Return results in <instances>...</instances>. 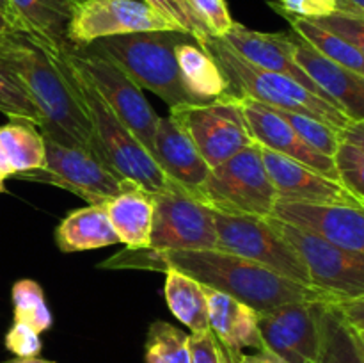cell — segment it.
<instances>
[{"instance_id": "6da1fadb", "label": "cell", "mask_w": 364, "mask_h": 363, "mask_svg": "<svg viewBox=\"0 0 364 363\" xmlns=\"http://www.w3.org/2000/svg\"><path fill=\"white\" fill-rule=\"evenodd\" d=\"M100 269H146L166 273L174 267L203 287L224 292L256 312L297 301H327L316 288L291 281L259 263L219 251H160L153 248H124L98 263Z\"/></svg>"}, {"instance_id": "7a4b0ae2", "label": "cell", "mask_w": 364, "mask_h": 363, "mask_svg": "<svg viewBox=\"0 0 364 363\" xmlns=\"http://www.w3.org/2000/svg\"><path fill=\"white\" fill-rule=\"evenodd\" d=\"M0 63L6 64L27 89L38 109L39 130L45 139L98 157L91 120L75 84L66 50L52 52L18 32L16 43L0 56Z\"/></svg>"}, {"instance_id": "3957f363", "label": "cell", "mask_w": 364, "mask_h": 363, "mask_svg": "<svg viewBox=\"0 0 364 363\" xmlns=\"http://www.w3.org/2000/svg\"><path fill=\"white\" fill-rule=\"evenodd\" d=\"M192 38L183 31H151L96 39L82 50L114 60L139 88L155 93L169 109L194 103L181 84L176 46Z\"/></svg>"}, {"instance_id": "277c9868", "label": "cell", "mask_w": 364, "mask_h": 363, "mask_svg": "<svg viewBox=\"0 0 364 363\" xmlns=\"http://www.w3.org/2000/svg\"><path fill=\"white\" fill-rule=\"evenodd\" d=\"M223 68L231 85V93L238 98H252L259 103L281 110L306 114L334 130L341 132L350 120L322 96L302 85L288 75L263 70L238 56L223 38H212L203 45Z\"/></svg>"}, {"instance_id": "5b68a950", "label": "cell", "mask_w": 364, "mask_h": 363, "mask_svg": "<svg viewBox=\"0 0 364 363\" xmlns=\"http://www.w3.org/2000/svg\"><path fill=\"white\" fill-rule=\"evenodd\" d=\"M70 68L78 93L82 96V102L89 114V120H91L100 160L121 180L134 182L151 194L166 192L173 185H176L169 182V178L164 174L151 153L114 114V110L103 100L92 82L75 64L70 63Z\"/></svg>"}, {"instance_id": "8992f818", "label": "cell", "mask_w": 364, "mask_h": 363, "mask_svg": "<svg viewBox=\"0 0 364 363\" xmlns=\"http://www.w3.org/2000/svg\"><path fill=\"white\" fill-rule=\"evenodd\" d=\"M198 199L215 212L269 217L277 194L263 164L262 146L252 142L212 167Z\"/></svg>"}, {"instance_id": "52a82bcc", "label": "cell", "mask_w": 364, "mask_h": 363, "mask_svg": "<svg viewBox=\"0 0 364 363\" xmlns=\"http://www.w3.org/2000/svg\"><path fill=\"white\" fill-rule=\"evenodd\" d=\"M274 230L297 251L309 274L313 288L322 292L331 302L364 295V258L333 244L306 228L287 221L267 217Z\"/></svg>"}, {"instance_id": "ba28073f", "label": "cell", "mask_w": 364, "mask_h": 363, "mask_svg": "<svg viewBox=\"0 0 364 363\" xmlns=\"http://www.w3.org/2000/svg\"><path fill=\"white\" fill-rule=\"evenodd\" d=\"M213 219L219 251L238 255L288 280L311 287L301 256L274 230L267 217L233 216L213 210Z\"/></svg>"}, {"instance_id": "9c48e42d", "label": "cell", "mask_w": 364, "mask_h": 363, "mask_svg": "<svg viewBox=\"0 0 364 363\" xmlns=\"http://www.w3.org/2000/svg\"><path fill=\"white\" fill-rule=\"evenodd\" d=\"M169 116L183 127L210 167L226 162L235 153L255 142L240 98L235 95L205 105L183 103L173 107Z\"/></svg>"}, {"instance_id": "30bf717a", "label": "cell", "mask_w": 364, "mask_h": 363, "mask_svg": "<svg viewBox=\"0 0 364 363\" xmlns=\"http://www.w3.org/2000/svg\"><path fill=\"white\" fill-rule=\"evenodd\" d=\"M66 57L92 82L114 114L151 153L160 116L142 95V88H139L114 60L100 53L70 46Z\"/></svg>"}, {"instance_id": "8fae6325", "label": "cell", "mask_w": 364, "mask_h": 363, "mask_svg": "<svg viewBox=\"0 0 364 363\" xmlns=\"http://www.w3.org/2000/svg\"><path fill=\"white\" fill-rule=\"evenodd\" d=\"M155 217L149 248L160 251H213L217 231L213 210L196 196L173 185L153 194Z\"/></svg>"}, {"instance_id": "7c38bea8", "label": "cell", "mask_w": 364, "mask_h": 363, "mask_svg": "<svg viewBox=\"0 0 364 363\" xmlns=\"http://www.w3.org/2000/svg\"><path fill=\"white\" fill-rule=\"evenodd\" d=\"M45 166L18 177L73 192L87 205H105L121 192L123 180L92 153L50 139H45Z\"/></svg>"}, {"instance_id": "4fadbf2b", "label": "cell", "mask_w": 364, "mask_h": 363, "mask_svg": "<svg viewBox=\"0 0 364 363\" xmlns=\"http://www.w3.org/2000/svg\"><path fill=\"white\" fill-rule=\"evenodd\" d=\"M151 31L181 28L144 0H84L73 9L68 41L71 48H82L96 39Z\"/></svg>"}, {"instance_id": "5bb4252c", "label": "cell", "mask_w": 364, "mask_h": 363, "mask_svg": "<svg viewBox=\"0 0 364 363\" xmlns=\"http://www.w3.org/2000/svg\"><path fill=\"white\" fill-rule=\"evenodd\" d=\"M323 302H287L258 313L263 347L284 363H318Z\"/></svg>"}, {"instance_id": "9a60e30c", "label": "cell", "mask_w": 364, "mask_h": 363, "mask_svg": "<svg viewBox=\"0 0 364 363\" xmlns=\"http://www.w3.org/2000/svg\"><path fill=\"white\" fill-rule=\"evenodd\" d=\"M272 217L306 228L364 258V206L345 203L276 201Z\"/></svg>"}, {"instance_id": "2e32d148", "label": "cell", "mask_w": 364, "mask_h": 363, "mask_svg": "<svg viewBox=\"0 0 364 363\" xmlns=\"http://www.w3.org/2000/svg\"><path fill=\"white\" fill-rule=\"evenodd\" d=\"M240 105L255 142L295 162L304 164L331 180L340 182L333 157H327L311 148L281 116L279 110L252 98H240Z\"/></svg>"}, {"instance_id": "e0dca14e", "label": "cell", "mask_w": 364, "mask_h": 363, "mask_svg": "<svg viewBox=\"0 0 364 363\" xmlns=\"http://www.w3.org/2000/svg\"><path fill=\"white\" fill-rule=\"evenodd\" d=\"M262 159L267 167L277 201L299 203H345V205H361L341 182L331 180L316 173L311 167L288 159L281 153L262 146Z\"/></svg>"}, {"instance_id": "ac0fdd59", "label": "cell", "mask_w": 364, "mask_h": 363, "mask_svg": "<svg viewBox=\"0 0 364 363\" xmlns=\"http://www.w3.org/2000/svg\"><path fill=\"white\" fill-rule=\"evenodd\" d=\"M223 39L238 56H242L255 66L288 75V77L295 78L308 89H311L315 95L331 102L329 96L295 63L294 34L291 32H276V34L274 32H258L235 21L233 27L228 31V34Z\"/></svg>"}, {"instance_id": "d6986e66", "label": "cell", "mask_w": 364, "mask_h": 363, "mask_svg": "<svg viewBox=\"0 0 364 363\" xmlns=\"http://www.w3.org/2000/svg\"><path fill=\"white\" fill-rule=\"evenodd\" d=\"M294 59L350 121L364 123V75L333 63L294 31Z\"/></svg>"}, {"instance_id": "ffe728a7", "label": "cell", "mask_w": 364, "mask_h": 363, "mask_svg": "<svg viewBox=\"0 0 364 363\" xmlns=\"http://www.w3.org/2000/svg\"><path fill=\"white\" fill-rule=\"evenodd\" d=\"M151 155L169 182L198 198L212 167L174 117H160Z\"/></svg>"}, {"instance_id": "44dd1931", "label": "cell", "mask_w": 364, "mask_h": 363, "mask_svg": "<svg viewBox=\"0 0 364 363\" xmlns=\"http://www.w3.org/2000/svg\"><path fill=\"white\" fill-rule=\"evenodd\" d=\"M205 288L206 305H208L210 330L224 344L237 362H240L244 349H263L259 333L258 312L245 302L237 301L224 292Z\"/></svg>"}, {"instance_id": "7402d4cb", "label": "cell", "mask_w": 364, "mask_h": 363, "mask_svg": "<svg viewBox=\"0 0 364 363\" xmlns=\"http://www.w3.org/2000/svg\"><path fill=\"white\" fill-rule=\"evenodd\" d=\"M20 32L52 52L70 48L68 31L75 4L71 0H9Z\"/></svg>"}, {"instance_id": "603a6c76", "label": "cell", "mask_w": 364, "mask_h": 363, "mask_svg": "<svg viewBox=\"0 0 364 363\" xmlns=\"http://www.w3.org/2000/svg\"><path fill=\"white\" fill-rule=\"evenodd\" d=\"M105 209L119 242L127 248H149L155 217L151 192L123 180L121 192L105 203Z\"/></svg>"}, {"instance_id": "cb8c5ba5", "label": "cell", "mask_w": 364, "mask_h": 363, "mask_svg": "<svg viewBox=\"0 0 364 363\" xmlns=\"http://www.w3.org/2000/svg\"><path fill=\"white\" fill-rule=\"evenodd\" d=\"M174 53H176L181 84L191 95L192 102L205 105L233 95L223 68L213 59L212 53L203 48L194 38L181 41Z\"/></svg>"}, {"instance_id": "d4e9b609", "label": "cell", "mask_w": 364, "mask_h": 363, "mask_svg": "<svg viewBox=\"0 0 364 363\" xmlns=\"http://www.w3.org/2000/svg\"><path fill=\"white\" fill-rule=\"evenodd\" d=\"M57 248L63 253H80L119 242L105 205H87L68 214L55 228Z\"/></svg>"}, {"instance_id": "484cf974", "label": "cell", "mask_w": 364, "mask_h": 363, "mask_svg": "<svg viewBox=\"0 0 364 363\" xmlns=\"http://www.w3.org/2000/svg\"><path fill=\"white\" fill-rule=\"evenodd\" d=\"M164 274V295L171 313L192 333L210 330L208 305L203 285L174 267H167Z\"/></svg>"}, {"instance_id": "4316f807", "label": "cell", "mask_w": 364, "mask_h": 363, "mask_svg": "<svg viewBox=\"0 0 364 363\" xmlns=\"http://www.w3.org/2000/svg\"><path fill=\"white\" fill-rule=\"evenodd\" d=\"M0 144L16 174L31 173L45 166V135L32 121L11 120L7 125H2Z\"/></svg>"}, {"instance_id": "83f0119b", "label": "cell", "mask_w": 364, "mask_h": 363, "mask_svg": "<svg viewBox=\"0 0 364 363\" xmlns=\"http://www.w3.org/2000/svg\"><path fill=\"white\" fill-rule=\"evenodd\" d=\"M318 363H364V345L358 331L345 320L334 302H323Z\"/></svg>"}, {"instance_id": "f1b7e54d", "label": "cell", "mask_w": 364, "mask_h": 363, "mask_svg": "<svg viewBox=\"0 0 364 363\" xmlns=\"http://www.w3.org/2000/svg\"><path fill=\"white\" fill-rule=\"evenodd\" d=\"M287 20L291 25V31L299 38L304 39L309 46H313L316 52L340 66L364 75V57L347 39L311 20H302V18H287Z\"/></svg>"}, {"instance_id": "f546056e", "label": "cell", "mask_w": 364, "mask_h": 363, "mask_svg": "<svg viewBox=\"0 0 364 363\" xmlns=\"http://www.w3.org/2000/svg\"><path fill=\"white\" fill-rule=\"evenodd\" d=\"M11 301L14 322L27 324L39 335L53 326V315L46 305L45 290L36 280L21 278L14 281L11 288Z\"/></svg>"}, {"instance_id": "4dcf8cb0", "label": "cell", "mask_w": 364, "mask_h": 363, "mask_svg": "<svg viewBox=\"0 0 364 363\" xmlns=\"http://www.w3.org/2000/svg\"><path fill=\"white\" fill-rule=\"evenodd\" d=\"M144 362L191 363L188 335L166 320L151 322L144 344Z\"/></svg>"}, {"instance_id": "1f68e13d", "label": "cell", "mask_w": 364, "mask_h": 363, "mask_svg": "<svg viewBox=\"0 0 364 363\" xmlns=\"http://www.w3.org/2000/svg\"><path fill=\"white\" fill-rule=\"evenodd\" d=\"M0 112L9 120H27L39 127V114L16 75L0 63Z\"/></svg>"}, {"instance_id": "d6a6232c", "label": "cell", "mask_w": 364, "mask_h": 363, "mask_svg": "<svg viewBox=\"0 0 364 363\" xmlns=\"http://www.w3.org/2000/svg\"><path fill=\"white\" fill-rule=\"evenodd\" d=\"M277 110H279L281 116L291 125V128H294L311 148H315L316 152L323 153V155L327 157H333L334 159V155H336L338 148H340L341 144L340 132L334 130L329 125L322 123V121L315 120V117L306 116V114L281 109Z\"/></svg>"}, {"instance_id": "836d02e7", "label": "cell", "mask_w": 364, "mask_h": 363, "mask_svg": "<svg viewBox=\"0 0 364 363\" xmlns=\"http://www.w3.org/2000/svg\"><path fill=\"white\" fill-rule=\"evenodd\" d=\"M338 177L341 185L364 206V152L350 142L341 141L336 155Z\"/></svg>"}, {"instance_id": "e575fe53", "label": "cell", "mask_w": 364, "mask_h": 363, "mask_svg": "<svg viewBox=\"0 0 364 363\" xmlns=\"http://www.w3.org/2000/svg\"><path fill=\"white\" fill-rule=\"evenodd\" d=\"M270 7L283 18L320 20L341 11V0H269Z\"/></svg>"}, {"instance_id": "d590c367", "label": "cell", "mask_w": 364, "mask_h": 363, "mask_svg": "<svg viewBox=\"0 0 364 363\" xmlns=\"http://www.w3.org/2000/svg\"><path fill=\"white\" fill-rule=\"evenodd\" d=\"M188 351L191 363H240L230 354L212 330L188 335Z\"/></svg>"}, {"instance_id": "8d00e7d4", "label": "cell", "mask_w": 364, "mask_h": 363, "mask_svg": "<svg viewBox=\"0 0 364 363\" xmlns=\"http://www.w3.org/2000/svg\"><path fill=\"white\" fill-rule=\"evenodd\" d=\"M315 23L322 25L327 31L341 36L347 39L352 46L361 52L364 57V13H348V11H338L327 18L311 20Z\"/></svg>"}, {"instance_id": "74e56055", "label": "cell", "mask_w": 364, "mask_h": 363, "mask_svg": "<svg viewBox=\"0 0 364 363\" xmlns=\"http://www.w3.org/2000/svg\"><path fill=\"white\" fill-rule=\"evenodd\" d=\"M4 345L16 358H34L41 354L43 342L38 331L21 322H13L4 337Z\"/></svg>"}, {"instance_id": "f35d334b", "label": "cell", "mask_w": 364, "mask_h": 363, "mask_svg": "<svg viewBox=\"0 0 364 363\" xmlns=\"http://www.w3.org/2000/svg\"><path fill=\"white\" fill-rule=\"evenodd\" d=\"M196 13L201 16V20L208 25L210 32L215 38H224L231 27H233V18H231L230 7L226 0H191Z\"/></svg>"}, {"instance_id": "ab89813d", "label": "cell", "mask_w": 364, "mask_h": 363, "mask_svg": "<svg viewBox=\"0 0 364 363\" xmlns=\"http://www.w3.org/2000/svg\"><path fill=\"white\" fill-rule=\"evenodd\" d=\"M144 2L155 11H159L160 14L169 18L171 21H174L181 31L191 34V23L187 20V14L183 13V9H181L176 0H144Z\"/></svg>"}, {"instance_id": "60d3db41", "label": "cell", "mask_w": 364, "mask_h": 363, "mask_svg": "<svg viewBox=\"0 0 364 363\" xmlns=\"http://www.w3.org/2000/svg\"><path fill=\"white\" fill-rule=\"evenodd\" d=\"M176 2L180 4V7L183 9V13L187 14V20H188V23H191V36L199 43V45L203 46L213 36L212 32H210L208 25L201 20V16H199L198 13H196V9H194V6H192L191 0H176Z\"/></svg>"}, {"instance_id": "b9f144b4", "label": "cell", "mask_w": 364, "mask_h": 363, "mask_svg": "<svg viewBox=\"0 0 364 363\" xmlns=\"http://www.w3.org/2000/svg\"><path fill=\"white\" fill-rule=\"evenodd\" d=\"M341 315L345 317L348 324L355 330H364V295L359 298L347 299V301H338L334 302Z\"/></svg>"}, {"instance_id": "7bdbcfd3", "label": "cell", "mask_w": 364, "mask_h": 363, "mask_svg": "<svg viewBox=\"0 0 364 363\" xmlns=\"http://www.w3.org/2000/svg\"><path fill=\"white\" fill-rule=\"evenodd\" d=\"M341 141L350 142V144L358 146L359 149L364 152V123H358V121H350L343 130L340 132Z\"/></svg>"}, {"instance_id": "ee69618b", "label": "cell", "mask_w": 364, "mask_h": 363, "mask_svg": "<svg viewBox=\"0 0 364 363\" xmlns=\"http://www.w3.org/2000/svg\"><path fill=\"white\" fill-rule=\"evenodd\" d=\"M240 363H284L279 356L270 352L269 349H259L255 354H242Z\"/></svg>"}, {"instance_id": "f6af8a7d", "label": "cell", "mask_w": 364, "mask_h": 363, "mask_svg": "<svg viewBox=\"0 0 364 363\" xmlns=\"http://www.w3.org/2000/svg\"><path fill=\"white\" fill-rule=\"evenodd\" d=\"M14 174H16V173H14L13 166H11L9 159H7L6 152H4L2 144H0V177H4L7 180V178L14 177Z\"/></svg>"}, {"instance_id": "bcb514c9", "label": "cell", "mask_w": 364, "mask_h": 363, "mask_svg": "<svg viewBox=\"0 0 364 363\" xmlns=\"http://www.w3.org/2000/svg\"><path fill=\"white\" fill-rule=\"evenodd\" d=\"M0 14H4V16H6L7 20H9L11 23L14 25V28H16V31L20 32V27H18L16 16H14L13 6H11V2H9V0H0Z\"/></svg>"}, {"instance_id": "7dc6e473", "label": "cell", "mask_w": 364, "mask_h": 363, "mask_svg": "<svg viewBox=\"0 0 364 363\" xmlns=\"http://www.w3.org/2000/svg\"><path fill=\"white\" fill-rule=\"evenodd\" d=\"M341 11H348V13H364V0H341Z\"/></svg>"}, {"instance_id": "c3c4849f", "label": "cell", "mask_w": 364, "mask_h": 363, "mask_svg": "<svg viewBox=\"0 0 364 363\" xmlns=\"http://www.w3.org/2000/svg\"><path fill=\"white\" fill-rule=\"evenodd\" d=\"M16 36H18V31H14L11 32V34H6L0 38V56H4L7 50L13 48V45L16 43Z\"/></svg>"}, {"instance_id": "681fc988", "label": "cell", "mask_w": 364, "mask_h": 363, "mask_svg": "<svg viewBox=\"0 0 364 363\" xmlns=\"http://www.w3.org/2000/svg\"><path fill=\"white\" fill-rule=\"evenodd\" d=\"M14 31H16V28H14V25L11 23V21L7 20L4 14H0V38L6 34H11V32H14Z\"/></svg>"}, {"instance_id": "f907efd6", "label": "cell", "mask_w": 364, "mask_h": 363, "mask_svg": "<svg viewBox=\"0 0 364 363\" xmlns=\"http://www.w3.org/2000/svg\"><path fill=\"white\" fill-rule=\"evenodd\" d=\"M4 363H55L50 362V359L39 358V356H34V358H14V359H7Z\"/></svg>"}, {"instance_id": "816d5d0a", "label": "cell", "mask_w": 364, "mask_h": 363, "mask_svg": "<svg viewBox=\"0 0 364 363\" xmlns=\"http://www.w3.org/2000/svg\"><path fill=\"white\" fill-rule=\"evenodd\" d=\"M0 192H6V178L0 177Z\"/></svg>"}, {"instance_id": "f5cc1de1", "label": "cell", "mask_w": 364, "mask_h": 363, "mask_svg": "<svg viewBox=\"0 0 364 363\" xmlns=\"http://www.w3.org/2000/svg\"><path fill=\"white\" fill-rule=\"evenodd\" d=\"M355 330V327H354ZM358 331V337H359V340H361V344L364 345V330H355Z\"/></svg>"}, {"instance_id": "db71d44e", "label": "cell", "mask_w": 364, "mask_h": 363, "mask_svg": "<svg viewBox=\"0 0 364 363\" xmlns=\"http://www.w3.org/2000/svg\"><path fill=\"white\" fill-rule=\"evenodd\" d=\"M71 2L75 4V6H77V4H80V2H84V0H71Z\"/></svg>"}]
</instances>
